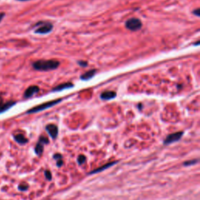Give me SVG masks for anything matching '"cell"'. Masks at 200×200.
I'll list each match as a JSON object with an SVG mask.
<instances>
[{"label":"cell","mask_w":200,"mask_h":200,"mask_svg":"<svg viewBox=\"0 0 200 200\" xmlns=\"http://www.w3.org/2000/svg\"><path fill=\"white\" fill-rule=\"evenodd\" d=\"M85 160H86V157L84 156H79V157H78V163H79L80 164H84V163L85 162Z\"/></svg>","instance_id":"cell-17"},{"label":"cell","mask_w":200,"mask_h":200,"mask_svg":"<svg viewBox=\"0 0 200 200\" xmlns=\"http://www.w3.org/2000/svg\"><path fill=\"white\" fill-rule=\"evenodd\" d=\"M39 141H41V142H43L44 144H48V143H49V139H48L46 137L41 136L39 138Z\"/></svg>","instance_id":"cell-19"},{"label":"cell","mask_w":200,"mask_h":200,"mask_svg":"<svg viewBox=\"0 0 200 200\" xmlns=\"http://www.w3.org/2000/svg\"><path fill=\"white\" fill-rule=\"evenodd\" d=\"M60 101L61 99H56L53 100V101H50V102H45V103H42L41 104V105H38L37 106V107H34V108H31V110H29L28 111H27V113H35L42 111V110H47V109L50 108V107H53V106L58 104Z\"/></svg>","instance_id":"cell-3"},{"label":"cell","mask_w":200,"mask_h":200,"mask_svg":"<svg viewBox=\"0 0 200 200\" xmlns=\"http://www.w3.org/2000/svg\"><path fill=\"white\" fill-rule=\"evenodd\" d=\"M95 74H96V70H90L81 75L80 78L83 81H88V80H90L92 77H94Z\"/></svg>","instance_id":"cell-11"},{"label":"cell","mask_w":200,"mask_h":200,"mask_svg":"<svg viewBox=\"0 0 200 200\" xmlns=\"http://www.w3.org/2000/svg\"><path fill=\"white\" fill-rule=\"evenodd\" d=\"M17 1H21V2H24V1H28V0H17Z\"/></svg>","instance_id":"cell-24"},{"label":"cell","mask_w":200,"mask_h":200,"mask_svg":"<svg viewBox=\"0 0 200 200\" xmlns=\"http://www.w3.org/2000/svg\"><path fill=\"white\" fill-rule=\"evenodd\" d=\"M14 139L17 142H18L19 144H25L27 142V139L24 137V135L22 134H18V135H14Z\"/></svg>","instance_id":"cell-13"},{"label":"cell","mask_w":200,"mask_h":200,"mask_svg":"<svg viewBox=\"0 0 200 200\" xmlns=\"http://www.w3.org/2000/svg\"><path fill=\"white\" fill-rule=\"evenodd\" d=\"M35 33L39 35H46L53 31V24L49 21H39L35 26Z\"/></svg>","instance_id":"cell-2"},{"label":"cell","mask_w":200,"mask_h":200,"mask_svg":"<svg viewBox=\"0 0 200 200\" xmlns=\"http://www.w3.org/2000/svg\"><path fill=\"white\" fill-rule=\"evenodd\" d=\"M17 102L15 101H7V102H0V114L7 112L10 108L16 105Z\"/></svg>","instance_id":"cell-7"},{"label":"cell","mask_w":200,"mask_h":200,"mask_svg":"<svg viewBox=\"0 0 200 200\" xmlns=\"http://www.w3.org/2000/svg\"><path fill=\"white\" fill-rule=\"evenodd\" d=\"M46 131L52 138H56L58 135V127L55 124H48L45 127Z\"/></svg>","instance_id":"cell-8"},{"label":"cell","mask_w":200,"mask_h":200,"mask_svg":"<svg viewBox=\"0 0 200 200\" xmlns=\"http://www.w3.org/2000/svg\"><path fill=\"white\" fill-rule=\"evenodd\" d=\"M197 162H198V160H188V161H186V162H184V166L193 165V164H196Z\"/></svg>","instance_id":"cell-16"},{"label":"cell","mask_w":200,"mask_h":200,"mask_svg":"<svg viewBox=\"0 0 200 200\" xmlns=\"http://www.w3.org/2000/svg\"><path fill=\"white\" fill-rule=\"evenodd\" d=\"M60 62L56 60H39L32 64V67L38 71H49L58 68Z\"/></svg>","instance_id":"cell-1"},{"label":"cell","mask_w":200,"mask_h":200,"mask_svg":"<svg viewBox=\"0 0 200 200\" xmlns=\"http://www.w3.org/2000/svg\"><path fill=\"white\" fill-rule=\"evenodd\" d=\"M183 131H178L176 133L170 134V135H167L166 139L164 140V145H170L171 143L175 142V141H179L183 135Z\"/></svg>","instance_id":"cell-5"},{"label":"cell","mask_w":200,"mask_h":200,"mask_svg":"<svg viewBox=\"0 0 200 200\" xmlns=\"http://www.w3.org/2000/svg\"><path fill=\"white\" fill-rule=\"evenodd\" d=\"M74 84L72 83H64V84H60V85L56 86L53 89V92H60V91L64 90V89H67V88H73Z\"/></svg>","instance_id":"cell-10"},{"label":"cell","mask_w":200,"mask_h":200,"mask_svg":"<svg viewBox=\"0 0 200 200\" xmlns=\"http://www.w3.org/2000/svg\"><path fill=\"white\" fill-rule=\"evenodd\" d=\"M44 143L41 142V141H38V142L37 143L36 146H35V153L37 155H41L43 152V149H44Z\"/></svg>","instance_id":"cell-14"},{"label":"cell","mask_w":200,"mask_h":200,"mask_svg":"<svg viewBox=\"0 0 200 200\" xmlns=\"http://www.w3.org/2000/svg\"><path fill=\"white\" fill-rule=\"evenodd\" d=\"M117 96V93L113 91H105L100 95V98L102 100H110Z\"/></svg>","instance_id":"cell-9"},{"label":"cell","mask_w":200,"mask_h":200,"mask_svg":"<svg viewBox=\"0 0 200 200\" xmlns=\"http://www.w3.org/2000/svg\"><path fill=\"white\" fill-rule=\"evenodd\" d=\"M45 178H47L48 180H49V181L52 179L51 172L49 171V170H45Z\"/></svg>","instance_id":"cell-18"},{"label":"cell","mask_w":200,"mask_h":200,"mask_svg":"<svg viewBox=\"0 0 200 200\" xmlns=\"http://www.w3.org/2000/svg\"><path fill=\"white\" fill-rule=\"evenodd\" d=\"M117 162H110V163H108V164H105V165H103L102 167H98V168H97L96 170H92V172H90V174H96V173H98V172H101V171H103L104 170H106V169L109 168V167H110L111 166L114 165L115 164H116Z\"/></svg>","instance_id":"cell-12"},{"label":"cell","mask_w":200,"mask_h":200,"mask_svg":"<svg viewBox=\"0 0 200 200\" xmlns=\"http://www.w3.org/2000/svg\"><path fill=\"white\" fill-rule=\"evenodd\" d=\"M38 92H39V87H38L37 85H31L26 89L24 93V97L25 98H31V97L34 96L35 94L38 93Z\"/></svg>","instance_id":"cell-6"},{"label":"cell","mask_w":200,"mask_h":200,"mask_svg":"<svg viewBox=\"0 0 200 200\" xmlns=\"http://www.w3.org/2000/svg\"><path fill=\"white\" fill-rule=\"evenodd\" d=\"M27 188H28V186L27 185V184H21V185L19 186V189L21 191H25L27 190Z\"/></svg>","instance_id":"cell-20"},{"label":"cell","mask_w":200,"mask_h":200,"mask_svg":"<svg viewBox=\"0 0 200 200\" xmlns=\"http://www.w3.org/2000/svg\"><path fill=\"white\" fill-rule=\"evenodd\" d=\"M5 13H2V12H1L0 13V22L2 21V19H3L4 17H5Z\"/></svg>","instance_id":"cell-23"},{"label":"cell","mask_w":200,"mask_h":200,"mask_svg":"<svg viewBox=\"0 0 200 200\" xmlns=\"http://www.w3.org/2000/svg\"><path fill=\"white\" fill-rule=\"evenodd\" d=\"M54 159H56V164H57L58 167H61L63 165V160H62V156L60 154H56L54 155Z\"/></svg>","instance_id":"cell-15"},{"label":"cell","mask_w":200,"mask_h":200,"mask_svg":"<svg viewBox=\"0 0 200 200\" xmlns=\"http://www.w3.org/2000/svg\"><path fill=\"white\" fill-rule=\"evenodd\" d=\"M78 64H79L80 66H81V67H86V66H88V63L87 62H85V61H78Z\"/></svg>","instance_id":"cell-21"},{"label":"cell","mask_w":200,"mask_h":200,"mask_svg":"<svg viewBox=\"0 0 200 200\" xmlns=\"http://www.w3.org/2000/svg\"><path fill=\"white\" fill-rule=\"evenodd\" d=\"M193 13H194V14H195V16L199 17V16H200V13H199V9H196V10H194V11H193Z\"/></svg>","instance_id":"cell-22"},{"label":"cell","mask_w":200,"mask_h":200,"mask_svg":"<svg viewBox=\"0 0 200 200\" xmlns=\"http://www.w3.org/2000/svg\"><path fill=\"white\" fill-rule=\"evenodd\" d=\"M126 28L131 31H137L142 27V23L138 18H130L125 22Z\"/></svg>","instance_id":"cell-4"}]
</instances>
